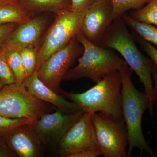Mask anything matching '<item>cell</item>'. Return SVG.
Returning <instances> with one entry per match:
<instances>
[{
	"label": "cell",
	"instance_id": "obj_1",
	"mask_svg": "<svg viewBox=\"0 0 157 157\" xmlns=\"http://www.w3.org/2000/svg\"><path fill=\"white\" fill-rule=\"evenodd\" d=\"M135 41L134 35L129 32L126 23L121 17L113 21L99 46L117 51L138 76L149 101V113L151 117L153 118L154 104L156 101L157 96L152 75L154 63L151 59L140 52Z\"/></svg>",
	"mask_w": 157,
	"mask_h": 157
},
{
	"label": "cell",
	"instance_id": "obj_2",
	"mask_svg": "<svg viewBox=\"0 0 157 157\" xmlns=\"http://www.w3.org/2000/svg\"><path fill=\"white\" fill-rule=\"evenodd\" d=\"M121 80V110L128 131V157L131 156L134 148L144 151L153 157L156 154L149 146L142 128L144 113L149 109L150 102L145 92L136 88L132 80L133 71L128 65L119 71Z\"/></svg>",
	"mask_w": 157,
	"mask_h": 157
},
{
	"label": "cell",
	"instance_id": "obj_3",
	"mask_svg": "<svg viewBox=\"0 0 157 157\" xmlns=\"http://www.w3.org/2000/svg\"><path fill=\"white\" fill-rule=\"evenodd\" d=\"M76 38L83 47V53L78 58L77 66L68 70L63 80L88 78L97 83L107 75L119 71L123 66L128 65L113 49L102 48L92 43L82 33Z\"/></svg>",
	"mask_w": 157,
	"mask_h": 157
},
{
	"label": "cell",
	"instance_id": "obj_4",
	"mask_svg": "<svg viewBox=\"0 0 157 157\" xmlns=\"http://www.w3.org/2000/svg\"><path fill=\"white\" fill-rule=\"evenodd\" d=\"M121 89V73L117 71L84 92H68L62 90L60 94L77 104L84 113L102 112L120 117H123Z\"/></svg>",
	"mask_w": 157,
	"mask_h": 157
},
{
	"label": "cell",
	"instance_id": "obj_5",
	"mask_svg": "<svg viewBox=\"0 0 157 157\" xmlns=\"http://www.w3.org/2000/svg\"><path fill=\"white\" fill-rule=\"evenodd\" d=\"M56 109L51 104L31 94L23 85H6L0 90V116H2L10 118H25L33 124L41 116Z\"/></svg>",
	"mask_w": 157,
	"mask_h": 157
},
{
	"label": "cell",
	"instance_id": "obj_6",
	"mask_svg": "<svg viewBox=\"0 0 157 157\" xmlns=\"http://www.w3.org/2000/svg\"><path fill=\"white\" fill-rule=\"evenodd\" d=\"M98 147L104 157H127L128 137L123 117L99 112L92 114Z\"/></svg>",
	"mask_w": 157,
	"mask_h": 157
},
{
	"label": "cell",
	"instance_id": "obj_7",
	"mask_svg": "<svg viewBox=\"0 0 157 157\" xmlns=\"http://www.w3.org/2000/svg\"><path fill=\"white\" fill-rule=\"evenodd\" d=\"M86 11L78 13L67 11L56 14L43 43L38 48L36 71L52 55L65 47L74 37L81 33Z\"/></svg>",
	"mask_w": 157,
	"mask_h": 157
},
{
	"label": "cell",
	"instance_id": "obj_8",
	"mask_svg": "<svg viewBox=\"0 0 157 157\" xmlns=\"http://www.w3.org/2000/svg\"><path fill=\"white\" fill-rule=\"evenodd\" d=\"M83 48L76 36L61 49L51 56L36 71L38 78L49 88L60 94V83L76 59L81 56Z\"/></svg>",
	"mask_w": 157,
	"mask_h": 157
},
{
	"label": "cell",
	"instance_id": "obj_9",
	"mask_svg": "<svg viewBox=\"0 0 157 157\" xmlns=\"http://www.w3.org/2000/svg\"><path fill=\"white\" fill-rule=\"evenodd\" d=\"M82 110L66 113L58 109L41 116L33 125L44 146L56 149L65 133L80 118Z\"/></svg>",
	"mask_w": 157,
	"mask_h": 157
},
{
	"label": "cell",
	"instance_id": "obj_10",
	"mask_svg": "<svg viewBox=\"0 0 157 157\" xmlns=\"http://www.w3.org/2000/svg\"><path fill=\"white\" fill-rule=\"evenodd\" d=\"M99 148L91 113L83 112L80 118L65 133L57 147L60 156L70 157L86 150Z\"/></svg>",
	"mask_w": 157,
	"mask_h": 157
},
{
	"label": "cell",
	"instance_id": "obj_11",
	"mask_svg": "<svg viewBox=\"0 0 157 157\" xmlns=\"http://www.w3.org/2000/svg\"><path fill=\"white\" fill-rule=\"evenodd\" d=\"M113 21L111 0H96L86 11L82 34L90 42L99 46Z\"/></svg>",
	"mask_w": 157,
	"mask_h": 157
},
{
	"label": "cell",
	"instance_id": "obj_12",
	"mask_svg": "<svg viewBox=\"0 0 157 157\" xmlns=\"http://www.w3.org/2000/svg\"><path fill=\"white\" fill-rule=\"evenodd\" d=\"M9 147L20 157H38L42 152V144L33 126L21 125L4 135Z\"/></svg>",
	"mask_w": 157,
	"mask_h": 157
},
{
	"label": "cell",
	"instance_id": "obj_13",
	"mask_svg": "<svg viewBox=\"0 0 157 157\" xmlns=\"http://www.w3.org/2000/svg\"><path fill=\"white\" fill-rule=\"evenodd\" d=\"M47 24V19L37 16L17 26L2 45L17 48H38L37 45Z\"/></svg>",
	"mask_w": 157,
	"mask_h": 157
},
{
	"label": "cell",
	"instance_id": "obj_14",
	"mask_svg": "<svg viewBox=\"0 0 157 157\" xmlns=\"http://www.w3.org/2000/svg\"><path fill=\"white\" fill-rule=\"evenodd\" d=\"M22 85L30 94L37 99L51 104L65 113H72L82 110L77 104L68 101L44 84L38 78L36 71L26 77Z\"/></svg>",
	"mask_w": 157,
	"mask_h": 157
},
{
	"label": "cell",
	"instance_id": "obj_15",
	"mask_svg": "<svg viewBox=\"0 0 157 157\" xmlns=\"http://www.w3.org/2000/svg\"><path fill=\"white\" fill-rule=\"evenodd\" d=\"M31 13L40 14L52 12L56 14L67 11H71V0H20Z\"/></svg>",
	"mask_w": 157,
	"mask_h": 157
},
{
	"label": "cell",
	"instance_id": "obj_16",
	"mask_svg": "<svg viewBox=\"0 0 157 157\" xmlns=\"http://www.w3.org/2000/svg\"><path fill=\"white\" fill-rule=\"evenodd\" d=\"M32 16L20 0L0 6V25L8 23L21 24L28 21Z\"/></svg>",
	"mask_w": 157,
	"mask_h": 157
},
{
	"label": "cell",
	"instance_id": "obj_17",
	"mask_svg": "<svg viewBox=\"0 0 157 157\" xmlns=\"http://www.w3.org/2000/svg\"><path fill=\"white\" fill-rule=\"evenodd\" d=\"M9 67L14 73L16 84L22 85L26 77L19 48L2 45Z\"/></svg>",
	"mask_w": 157,
	"mask_h": 157
},
{
	"label": "cell",
	"instance_id": "obj_18",
	"mask_svg": "<svg viewBox=\"0 0 157 157\" xmlns=\"http://www.w3.org/2000/svg\"><path fill=\"white\" fill-rule=\"evenodd\" d=\"M122 17L127 25L133 29L140 37L157 47V27L151 24L136 21L127 14H124Z\"/></svg>",
	"mask_w": 157,
	"mask_h": 157
},
{
	"label": "cell",
	"instance_id": "obj_19",
	"mask_svg": "<svg viewBox=\"0 0 157 157\" xmlns=\"http://www.w3.org/2000/svg\"><path fill=\"white\" fill-rule=\"evenodd\" d=\"M129 15L136 21L157 26V0H151L143 8L132 11Z\"/></svg>",
	"mask_w": 157,
	"mask_h": 157
},
{
	"label": "cell",
	"instance_id": "obj_20",
	"mask_svg": "<svg viewBox=\"0 0 157 157\" xmlns=\"http://www.w3.org/2000/svg\"><path fill=\"white\" fill-rule=\"evenodd\" d=\"M151 0H111L113 20L121 17L131 9L138 10L143 8Z\"/></svg>",
	"mask_w": 157,
	"mask_h": 157
},
{
	"label": "cell",
	"instance_id": "obj_21",
	"mask_svg": "<svg viewBox=\"0 0 157 157\" xmlns=\"http://www.w3.org/2000/svg\"><path fill=\"white\" fill-rule=\"evenodd\" d=\"M19 51L26 77H29L36 72L38 48H20Z\"/></svg>",
	"mask_w": 157,
	"mask_h": 157
},
{
	"label": "cell",
	"instance_id": "obj_22",
	"mask_svg": "<svg viewBox=\"0 0 157 157\" xmlns=\"http://www.w3.org/2000/svg\"><path fill=\"white\" fill-rule=\"evenodd\" d=\"M0 79L5 85L16 83L14 73L7 62L5 52L2 47L0 48Z\"/></svg>",
	"mask_w": 157,
	"mask_h": 157
},
{
	"label": "cell",
	"instance_id": "obj_23",
	"mask_svg": "<svg viewBox=\"0 0 157 157\" xmlns=\"http://www.w3.org/2000/svg\"><path fill=\"white\" fill-rule=\"evenodd\" d=\"M25 124H33L30 120L25 118H10L0 116V135H4L15 127Z\"/></svg>",
	"mask_w": 157,
	"mask_h": 157
},
{
	"label": "cell",
	"instance_id": "obj_24",
	"mask_svg": "<svg viewBox=\"0 0 157 157\" xmlns=\"http://www.w3.org/2000/svg\"><path fill=\"white\" fill-rule=\"evenodd\" d=\"M133 35L135 37V41L138 42L142 49L147 54L157 67V48L153 46L150 42H147L140 37L137 33V34L135 33Z\"/></svg>",
	"mask_w": 157,
	"mask_h": 157
},
{
	"label": "cell",
	"instance_id": "obj_25",
	"mask_svg": "<svg viewBox=\"0 0 157 157\" xmlns=\"http://www.w3.org/2000/svg\"><path fill=\"white\" fill-rule=\"evenodd\" d=\"M95 1L96 0H71V11L78 13L86 11Z\"/></svg>",
	"mask_w": 157,
	"mask_h": 157
},
{
	"label": "cell",
	"instance_id": "obj_26",
	"mask_svg": "<svg viewBox=\"0 0 157 157\" xmlns=\"http://www.w3.org/2000/svg\"><path fill=\"white\" fill-rule=\"evenodd\" d=\"M17 156V155L8 146L4 135H0V157Z\"/></svg>",
	"mask_w": 157,
	"mask_h": 157
},
{
	"label": "cell",
	"instance_id": "obj_27",
	"mask_svg": "<svg viewBox=\"0 0 157 157\" xmlns=\"http://www.w3.org/2000/svg\"><path fill=\"white\" fill-rule=\"evenodd\" d=\"M17 24L0 25V45H2L9 35L17 28Z\"/></svg>",
	"mask_w": 157,
	"mask_h": 157
},
{
	"label": "cell",
	"instance_id": "obj_28",
	"mask_svg": "<svg viewBox=\"0 0 157 157\" xmlns=\"http://www.w3.org/2000/svg\"><path fill=\"white\" fill-rule=\"evenodd\" d=\"M102 155L100 148L86 150L70 156V157H97Z\"/></svg>",
	"mask_w": 157,
	"mask_h": 157
},
{
	"label": "cell",
	"instance_id": "obj_29",
	"mask_svg": "<svg viewBox=\"0 0 157 157\" xmlns=\"http://www.w3.org/2000/svg\"><path fill=\"white\" fill-rule=\"evenodd\" d=\"M152 75L153 80L155 83V89L156 92V101H157V67L155 64L153 67Z\"/></svg>",
	"mask_w": 157,
	"mask_h": 157
},
{
	"label": "cell",
	"instance_id": "obj_30",
	"mask_svg": "<svg viewBox=\"0 0 157 157\" xmlns=\"http://www.w3.org/2000/svg\"><path fill=\"white\" fill-rule=\"evenodd\" d=\"M18 1L19 0H0V6L14 3Z\"/></svg>",
	"mask_w": 157,
	"mask_h": 157
},
{
	"label": "cell",
	"instance_id": "obj_31",
	"mask_svg": "<svg viewBox=\"0 0 157 157\" xmlns=\"http://www.w3.org/2000/svg\"><path fill=\"white\" fill-rule=\"evenodd\" d=\"M5 85H6L4 84L2 82V81L0 79V90L2 89L5 86Z\"/></svg>",
	"mask_w": 157,
	"mask_h": 157
}]
</instances>
